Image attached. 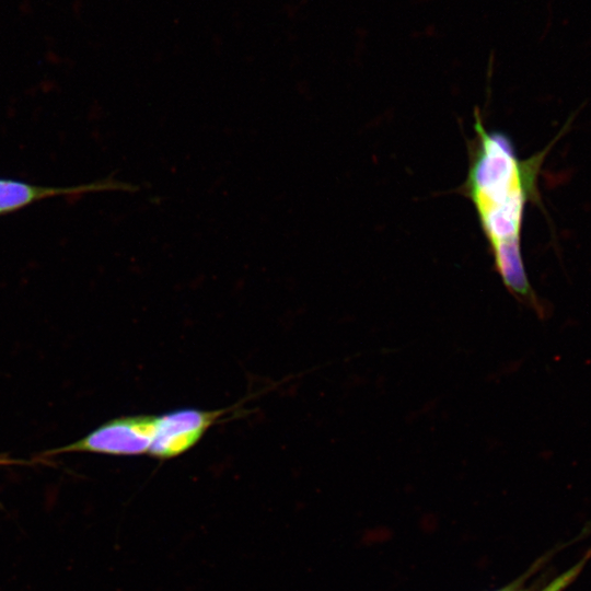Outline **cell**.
I'll return each instance as SVG.
<instances>
[{"mask_svg": "<svg viewBox=\"0 0 591 591\" xmlns=\"http://www.w3.org/2000/svg\"><path fill=\"white\" fill-rule=\"evenodd\" d=\"M474 130L464 195L473 205L503 286L519 302L544 317L546 309L525 271L521 234L526 204L538 197V174L553 143L520 159L510 138L488 130L477 112Z\"/></svg>", "mask_w": 591, "mask_h": 591, "instance_id": "obj_1", "label": "cell"}, {"mask_svg": "<svg viewBox=\"0 0 591 591\" xmlns=\"http://www.w3.org/2000/svg\"><path fill=\"white\" fill-rule=\"evenodd\" d=\"M158 415H131L111 419L80 440L51 450L47 454L63 452H92L107 455L149 454L157 433Z\"/></svg>", "mask_w": 591, "mask_h": 591, "instance_id": "obj_2", "label": "cell"}, {"mask_svg": "<svg viewBox=\"0 0 591 591\" xmlns=\"http://www.w3.org/2000/svg\"><path fill=\"white\" fill-rule=\"evenodd\" d=\"M227 412L185 407L158 415L157 433L148 455L170 460L189 451Z\"/></svg>", "mask_w": 591, "mask_h": 591, "instance_id": "obj_3", "label": "cell"}, {"mask_svg": "<svg viewBox=\"0 0 591 591\" xmlns=\"http://www.w3.org/2000/svg\"><path fill=\"white\" fill-rule=\"evenodd\" d=\"M115 188L111 182L91 183L70 187L35 185L19 179L0 177V216L25 208L55 196H77L85 193Z\"/></svg>", "mask_w": 591, "mask_h": 591, "instance_id": "obj_4", "label": "cell"}, {"mask_svg": "<svg viewBox=\"0 0 591 591\" xmlns=\"http://www.w3.org/2000/svg\"><path fill=\"white\" fill-rule=\"evenodd\" d=\"M561 583V581H556L552 584V587H547L545 591H557ZM495 591H538V589L534 584H526L524 580H518Z\"/></svg>", "mask_w": 591, "mask_h": 591, "instance_id": "obj_5", "label": "cell"}, {"mask_svg": "<svg viewBox=\"0 0 591 591\" xmlns=\"http://www.w3.org/2000/svg\"><path fill=\"white\" fill-rule=\"evenodd\" d=\"M16 463H19V461L0 456V465H9V464H16Z\"/></svg>", "mask_w": 591, "mask_h": 591, "instance_id": "obj_6", "label": "cell"}]
</instances>
